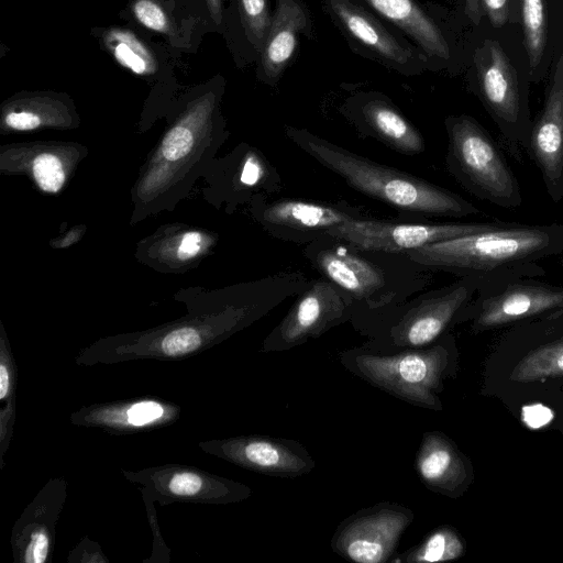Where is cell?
<instances>
[{
	"label": "cell",
	"mask_w": 563,
	"mask_h": 563,
	"mask_svg": "<svg viewBox=\"0 0 563 563\" xmlns=\"http://www.w3.org/2000/svg\"><path fill=\"white\" fill-rule=\"evenodd\" d=\"M298 147L355 190L390 207L440 217H467L479 210L460 195L401 170L362 157L303 129L287 128Z\"/></svg>",
	"instance_id": "obj_1"
},
{
	"label": "cell",
	"mask_w": 563,
	"mask_h": 563,
	"mask_svg": "<svg viewBox=\"0 0 563 563\" xmlns=\"http://www.w3.org/2000/svg\"><path fill=\"white\" fill-rule=\"evenodd\" d=\"M563 253V224L505 223L493 230L444 240L406 252L423 266L463 276L521 268Z\"/></svg>",
	"instance_id": "obj_2"
},
{
	"label": "cell",
	"mask_w": 563,
	"mask_h": 563,
	"mask_svg": "<svg viewBox=\"0 0 563 563\" xmlns=\"http://www.w3.org/2000/svg\"><path fill=\"white\" fill-rule=\"evenodd\" d=\"M341 365L388 395L416 407L440 411L439 394L453 374L455 349L451 335L434 343L394 352H376L363 346L339 352Z\"/></svg>",
	"instance_id": "obj_3"
},
{
	"label": "cell",
	"mask_w": 563,
	"mask_h": 563,
	"mask_svg": "<svg viewBox=\"0 0 563 563\" xmlns=\"http://www.w3.org/2000/svg\"><path fill=\"white\" fill-rule=\"evenodd\" d=\"M481 280L478 276H463L396 312L379 316L377 320L357 319L355 327L367 336L362 346L376 352H394L434 343L454 321L462 319Z\"/></svg>",
	"instance_id": "obj_4"
},
{
	"label": "cell",
	"mask_w": 563,
	"mask_h": 563,
	"mask_svg": "<svg viewBox=\"0 0 563 563\" xmlns=\"http://www.w3.org/2000/svg\"><path fill=\"white\" fill-rule=\"evenodd\" d=\"M446 165L472 195L505 209L522 205L520 184L500 146L474 118L461 114L445 120Z\"/></svg>",
	"instance_id": "obj_5"
},
{
	"label": "cell",
	"mask_w": 563,
	"mask_h": 563,
	"mask_svg": "<svg viewBox=\"0 0 563 563\" xmlns=\"http://www.w3.org/2000/svg\"><path fill=\"white\" fill-rule=\"evenodd\" d=\"M542 266L483 276L462 318L468 317L475 330H488L563 310V286L542 280Z\"/></svg>",
	"instance_id": "obj_6"
},
{
	"label": "cell",
	"mask_w": 563,
	"mask_h": 563,
	"mask_svg": "<svg viewBox=\"0 0 563 563\" xmlns=\"http://www.w3.org/2000/svg\"><path fill=\"white\" fill-rule=\"evenodd\" d=\"M479 98L507 152L518 162L527 151L532 121L518 78L503 47L486 40L474 54Z\"/></svg>",
	"instance_id": "obj_7"
},
{
	"label": "cell",
	"mask_w": 563,
	"mask_h": 563,
	"mask_svg": "<svg viewBox=\"0 0 563 563\" xmlns=\"http://www.w3.org/2000/svg\"><path fill=\"white\" fill-rule=\"evenodd\" d=\"M413 519L415 514L409 507L379 501L343 519L332 534L330 547L352 562L386 563Z\"/></svg>",
	"instance_id": "obj_8"
},
{
	"label": "cell",
	"mask_w": 563,
	"mask_h": 563,
	"mask_svg": "<svg viewBox=\"0 0 563 563\" xmlns=\"http://www.w3.org/2000/svg\"><path fill=\"white\" fill-rule=\"evenodd\" d=\"M356 301L329 279L303 289L263 342V352H285L317 339L356 314Z\"/></svg>",
	"instance_id": "obj_9"
},
{
	"label": "cell",
	"mask_w": 563,
	"mask_h": 563,
	"mask_svg": "<svg viewBox=\"0 0 563 563\" xmlns=\"http://www.w3.org/2000/svg\"><path fill=\"white\" fill-rule=\"evenodd\" d=\"M505 223H401L358 218L327 230L325 235L358 251L406 253L431 243L493 230Z\"/></svg>",
	"instance_id": "obj_10"
},
{
	"label": "cell",
	"mask_w": 563,
	"mask_h": 563,
	"mask_svg": "<svg viewBox=\"0 0 563 563\" xmlns=\"http://www.w3.org/2000/svg\"><path fill=\"white\" fill-rule=\"evenodd\" d=\"M119 15L162 36L177 57L195 53L205 34L214 32L203 0H128Z\"/></svg>",
	"instance_id": "obj_11"
},
{
	"label": "cell",
	"mask_w": 563,
	"mask_h": 563,
	"mask_svg": "<svg viewBox=\"0 0 563 563\" xmlns=\"http://www.w3.org/2000/svg\"><path fill=\"white\" fill-rule=\"evenodd\" d=\"M90 34L118 65L148 81L153 88H166L178 82V57L166 43L154 42L146 31L128 23L95 26Z\"/></svg>",
	"instance_id": "obj_12"
},
{
	"label": "cell",
	"mask_w": 563,
	"mask_h": 563,
	"mask_svg": "<svg viewBox=\"0 0 563 563\" xmlns=\"http://www.w3.org/2000/svg\"><path fill=\"white\" fill-rule=\"evenodd\" d=\"M538 167L553 202L563 199V55L560 56L544 104L532 121L526 151Z\"/></svg>",
	"instance_id": "obj_13"
},
{
	"label": "cell",
	"mask_w": 563,
	"mask_h": 563,
	"mask_svg": "<svg viewBox=\"0 0 563 563\" xmlns=\"http://www.w3.org/2000/svg\"><path fill=\"white\" fill-rule=\"evenodd\" d=\"M340 26L391 68L406 74L421 69L422 56L396 37L379 20L353 0H324Z\"/></svg>",
	"instance_id": "obj_14"
},
{
	"label": "cell",
	"mask_w": 563,
	"mask_h": 563,
	"mask_svg": "<svg viewBox=\"0 0 563 563\" xmlns=\"http://www.w3.org/2000/svg\"><path fill=\"white\" fill-rule=\"evenodd\" d=\"M314 244L306 251L314 267L330 282L340 287L356 302L373 303L372 298L386 285L384 271L361 256L352 246L339 243Z\"/></svg>",
	"instance_id": "obj_15"
},
{
	"label": "cell",
	"mask_w": 563,
	"mask_h": 563,
	"mask_svg": "<svg viewBox=\"0 0 563 563\" xmlns=\"http://www.w3.org/2000/svg\"><path fill=\"white\" fill-rule=\"evenodd\" d=\"M229 451L234 461L275 477H301L316 467L307 448L294 439L268 435L241 438L230 444Z\"/></svg>",
	"instance_id": "obj_16"
},
{
	"label": "cell",
	"mask_w": 563,
	"mask_h": 563,
	"mask_svg": "<svg viewBox=\"0 0 563 563\" xmlns=\"http://www.w3.org/2000/svg\"><path fill=\"white\" fill-rule=\"evenodd\" d=\"M415 470L430 490L459 496L468 481V466L454 443L440 431L422 434L415 457Z\"/></svg>",
	"instance_id": "obj_17"
},
{
	"label": "cell",
	"mask_w": 563,
	"mask_h": 563,
	"mask_svg": "<svg viewBox=\"0 0 563 563\" xmlns=\"http://www.w3.org/2000/svg\"><path fill=\"white\" fill-rule=\"evenodd\" d=\"M310 26L307 9L301 0H276L272 23L261 51L257 77L274 84L291 60L299 34Z\"/></svg>",
	"instance_id": "obj_18"
},
{
	"label": "cell",
	"mask_w": 563,
	"mask_h": 563,
	"mask_svg": "<svg viewBox=\"0 0 563 563\" xmlns=\"http://www.w3.org/2000/svg\"><path fill=\"white\" fill-rule=\"evenodd\" d=\"M362 218L340 207L295 199H280L268 203L260 213V220L275 233L305 234L318 240L327 236V230Z\"/></svg>",
	"instance_id": "obj_19"
},
{
	"label": "cell",
	"mask_w": 563,
	"mask_h": 563,
	"mask_svg": "<svg viewBox=\"0 0 563 563\" xmlns=\"http://www.w3.org/2000/svg\"><path fill=\"white\" fill-rule=\"evenodd\" d=\"M75 121L74 102L64 92L21 91L8 98L1 108L2 126L12 131L69 126Z\"/></svg>",
	"instance_id": "obj_20"
},
{
	"label": "cell",
	"mask_w": 563,
	"mask_h": 563,
	"mask_svg": "<svg viewBox=\"0 0 563 563\" xmlns=\"http://www.w3.org/2000/svg\"><path fill=\"white\" fill-rule=\"evenodd\" d=\"M410 36L431 58L448 60L450 48L439 25L415 0H362Z\"/></svg>",
	"instance_id": "obj_21"
},
{
	"label": "cell",
	"mask_w": 563,
	"mask_h": 563,
	"mask_svg": "<svg viewBox=\"0 0 563 563\" xmlns=\"http://www.w3.org/2000/svg\"><path fill=\"white\" fill-rule=\"evenodd\" d=\"M366 125L385 144L404 154L424 151L420 132L388 101L371 98L361 107Z\"/></svg>",
	"instance_id": "obj_22"
},
{
	"label": "cell",
	"mask_w": 563,
	"mask_h": 563,
	"mask_svg": "<svg viewBox=\"0 0 563 563\" xmlns=\"http://www.w3.org/2000/svg\"><path fill=\"white\" fill-rule=\"evenodd\" d=\"M464 544L459 533L450 526H440L430 531L415 547L406 550L393 563L443 562L460 558Z\"/></svg>",
	"instance_id": "obj_23"
},
{
	"label": "cell",
	"mask_w": 563,
	"mask_h": 563,
	"mask_svg": "<svg viewBox=\"0 0 563 563\" xmlns=\"http://www.w3.org/2000/svg\"><path fill=\"white\" fill-rule=\"evenodd\" d=\"M563 375V336L528 353L515 367L511 379L534 382Z\"/></svg>",
	"instance_id": "obj_24"
},
{
	"label": "cell",
	"mask_w": 563,
	"mask_h": 563,
	"mask_svg": "<svg viewBox=\"0 0 563 563\" xmlns=\"http://www.w3.org/2000/svg\"><path fill=\"white\" fill-rule=\"evenodd\" d=\"M525 47L533 70L540 63L548 42L544 0H521Z\"/></svg>",
	"instance_id": "obj_25"
},
{
	"label": "cell",
	"mask_w": 563,
	"mask_h": 563,
	"mask_svg": "<svg viewBox=\"0 0 563 563\" xmlns=\"http://www.w3.org/2000/svg\"><path fill=\"white\" fill-rule=\"evenodd\" d=\"M235 5L244 37L260 54L272 23L268 0H235Z\"/></svg>",
	"instance_id": "obj_26"
},
{
	"label": "cell",
	"mask_w": 563,
	"mask_h": 563,
	"mask_svg": "<svg viewBox=\"0 0 563 563\" xmlns=\"http://www.w3.org/2000/svg\"><path fill=\"white\" fill-rule=\"evenodd\" d=\"M32 176L37 186L45 192H57L66 180L63 159L53 152H41L32 159Z\"/></svg>",
	"instance_id": "obj_27"
},
{
	"label": "cell",
	"mask_w": 563,
	"mask_h": 563,
	"mask_svg": "<svg viewBox=\"0 0 563 563\" xmlns=\"http://www.w3.org/2000/svg\"><path fill=\"white\" fill-rule=\"evenodd\" d=\"M201 336L194 328H180L169 332L162 341V350L167 355H177L197 350Z\"/></svg>",
	"instance_id": "obj_28"
},
{
	"label": "cell",
	"mask_w": 563,
	"mask_h": 563,
	"mask_svg": "<svg viewBox=\"0 0 563 563\" xmlns=\"http://www.w3.org/2000/svg\"><path fill=\"white\" fill-rule=\"evenodd\" d=\"M206 238L197 230L184 232L178 238L177 247L172 245V255L179 262H186L197 257L205 249Z\"/></svg>",
	"instance_id": "obj_29"
},
{
	"label": "cell",
	"mask_w": 563,
	"mask_h": 563,
	"mask_svg": "<svg viewBox=\"0 0 563 563\" xmlns=\"http://www.w3.org/2000/svg\"><path fill=\"white\" fill-rule=\"evenodd\" d=\"M521 416L529 428L540 429L553 420L554 412L542 404H532L522 408Z\"/></svg>",
	"instance_id": "obj_30"
},
{
	"label": "cell",
	"mask_w": 563,
	"mask_h": 563,
	"mask_svg": "<svg viewBox=\"0 0 563 563\" xmlns=\"http://www.w3.org/2000/svg\"><path fill=\"white\" fill-rule=\"evenodd\" d=\"M202 484L203 482L198 475L180 473L172 477L168 487L176 495L191 496L201 489Z\"/></svg>",
	"instance_id": "obj_31"
},
{
	"label": "cell",
	"mask_w": 563,
	"mask_h": 563,
	"mask_svg": "<svg viewBox=\"0 0 563 563\" xmlns=\"http://www.w3.org/2000/svg\"><path fill=\"white\" fill-rule=\"evenodd\" d=\"M163 413V409L155 402L136 404L128 411L129 422L140 426L157 419Z\"/></svg>",
	"instance_id": "obj_32"
},
{
	"label": "cell",
	"mask_w": 563,
	"mask_h": 563,
	"mask_svg": "<svg viewBox=\"0 0 563 563\" xmlns=\"http://www.w3.org/2000/svg\"><path fill=\"white\" fill-rule=\"evenodd\" d=\"M481 5L493 25L503 26L507 22L509 0H481Z\"/></svg>",
	"instance_id": "obj_33"
},
{
	"label": "cell",
	"mask_w": 563,
	"mask_h": 563,
	"mask_svg": "<svg viewBox=\"0 0 563 563\" xmlns=\"http://www.w3.org/2000/svg\"><path fill=\"white\" fill-rule=\"evenodd\" d=\"M213 31L223 34L225 30L224 0H203Z\"/></svg>",
	"instance_id": "obj_34"
},
{
	"label": "cell",
	"mask_w": 563,
	"mask_h": 563,
	"mask_svg": "<svg viewBox=\"0 0 563 563\" xmlns=\"http://www.w3.org/2000/svg\"><path fill=\"white\" fill-rule=\"evenodd\" d=\"M48 552V539L44 532H37L30 544L26 558L29 562L42 563Z\"/></svg>",
	"instance_id": "obj_35"
},
{
	"label": "cell",
	"mask_w": 563,
	"mask_h": 563,
	"mask_svg": "<svg viewBox=\"0 0 563 563\" xmlns=\"http://www.w3.org/2000/svg\"><path fill=\"white\" fill-rule=\"evenodd\" d=\"M465 13L473 24L478 25L483 15L481 0H464Z\"/></svg>",
	"instance_id": "obj_36"
},
{
	"label": "cell",
	"mask_w": 563,
	"mask_h": 563,
	"mask_svg": "<svg viewBox=\"0 0 563 563\" xmlns=\"http://www.w3.org/2000/svg\"><path fill=\"white\" fill-rule=\"evenodd\" d=\"M257 177V166L252 162H247L241 175V180L247 185H253L256 181Z\"/></svg>",
	"instance_id": "obj_37"
},
{
	"label": "cell",
	"mask_w": 563,
	"mask_h": 563,
	"mask_svg": "<svg viewBox=\"0 0 563 563\" xmlns=\"http://www.w3.org/2000/svg\"><path fill=\"white\" fill-rule=\"evenodd\" d=\"M80 229H82V228L81 227L75 228L74 230L70 231V234H68L66 238H64V239L60 238L59 240L54 241L55 242L54 245L59 246V247L67 246L71 243L78 241L80 238V234H82L80 232Z\"/></svg>",
	"instance_id": "obj_38"
},
{
	"label": "cell",
	"mask_w": 563,
	"mask_h": 563,
	"mask_svg": "<svg viewBox=\"0 0 563 563\" xmlns=\"http://www.w3.org/2000/svg\"><path fill=\"white\" fill-rule=\"evenodd\" d=\"M9 372L4 364L0 366V398H4L9 391Z\"/></svg>",
	"instance_id": "obj_39"
}]
</instances>
